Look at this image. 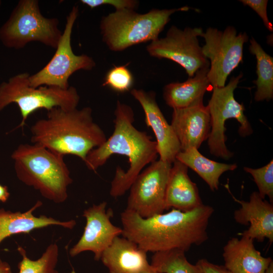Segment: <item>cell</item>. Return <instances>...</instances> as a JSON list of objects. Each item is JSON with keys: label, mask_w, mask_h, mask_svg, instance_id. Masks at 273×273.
I'll use <instances>...</instances> for the list:
<instances>
[{"label": "cell", "mask_w": 273, "mask_h": 273, "mask_svg": "<svg viewBox=\"0 0 273 273\" xmlns=\"http://www.w3.org/2000/svg\"><path fill=\"white\" fill-rule=\"evenodd\" d=\"M264 273H273V262L272 261L269 264L268 266L265 270Z\"/></svg>", "instance_id": "34"}, {"label": "cell", "mask_w": 273, "mask_h": 273, "mask_svg": "<svg viewBox=\"0 0 273 273\" xmlns=\"http://www.w3.org/2000/svg\"><path fill=\"white\" fill-rule=\"evenodd\" d=\"M239 1L255 11L262 20L266 28L269 31H272V25L268 20L267 14V0H241Z\"/></svg>", "instance_id": "29"}, {"label": "cell", "mask_w": 273, "mask_h": 273, "mask_svg": "<svg viewBox=\"0 0 273 273\" xmlns=\"http://www.w3.org/2000/svg\"><path fill=\"white\" fill-rule=\"evenodd\" d=\"M106 206L107 202L104 201L84 210L82 215L86 219V225L80 239L70 250L71 256L89 251L94 253V259L99 260L113 240L122 235V229L111 222L112 209L106 210Z\"/></svg>", "instance_id": "13"}, {"label": "cell", "mask_w": 273, "mask_h": 273, "mask_svg": "<svg viewBox=\"0 0 273 273\" xmlns=\"http://www.w3.org/2000/svg\"><path fill=\"white\" fill-rule=\"evenodd\" d=\"M209 66L198 70L195 75L182 82H172L165 86L163 98L173 109H181L203 103L205 93L213 88L207 73Z\"/></svg>", "instance_id": "21"}, {"label": "cell", "mask_w": 273, "mask_h": 273, "mask_svg": "<svg viewBox=\"0 0 273 273\" xmlns=\"http://www.w3.org/2000/svg\"><path fill=\"white\" fill-rule=\"evenodd\" d=\"M30 130L32 144L63 156L75 155L83 162L91 150L107 140L94 122L89 107L70 110L54 108L47 111L46 118L36 121Z\"/></svg>", "instance_id": "3"}, {"label": "cell", "mask_w": 273, "mask_h": 273, "mask_svg": "<svg viewBox=\"0 0 273 273\" xmlns=\"http://www.w3.org/2000/svg\"><path fill=\"white\" fill-rule=\"evenodd\" d=\"M71 273H75V272L74 270H73Z\"/></svg>", "instance_id": "36"}, {"label": "cell", "mask_w": 273, "mask_h": 273, "mask_svg": "<svg viewBox=\"0 0 273 273\" xmlns=\"http://www.w3.org/2000/svg\"><path fill=\"white\" fill-rule=\"evenodd\" d=\"M147 252L132 241L116 237L100 259L109 273H139L150 265Z\"/></svg>", "instance_id": "19"}, {"label": "cell", "mask_w": 273, "mask_h": 273, "mask_svg": "<svg viewBox=\"0 0 273 273\" xmlns=\"http://www.w3.org/2000/svg\"><path fill=\"white\" fill-rule=\"evenodd\" d=\"M176 160L196 172L212 191L218 189L219 178L224 172L234 170L237 167L236 164H225L209 159L194 148L180 151Z\"/></svg>", "instance_id": "22"}, {"label": "cell", "mask_w": 273, "mask_h": 273, "mask_svg": "<svg viewBox=\"0 0 273 273\" xmlns=\"http://www.w3.org/2000/svg\"><path fill=\"white\" fill-rule=\"evenodd\" d=\"M214 210L203 204L187 212L175 209L143 218L126 209L120 214L122 235L147 252L172 249L188 251L208 239L207 227Z\"/></svg>", "instance_id": "1"}, {"label": "cell", "mask_w": 273, "mask_h": 273, "mask_svg": "<svg viewBox=\"0 0 273 273\" xmlns=\"http://www.w3.org/2000/svg\"><path fill=\"white\" fill-rule=\"evenodd\" d=\"M22 259L18 265V273H58L56 269L59 256V248L56 243L50 244L42 254L35 260L30 259L25 250L18 248Z\"/></svg>", "instance_id": "25"}, {"label": "cell", "mask_w": 273, "mask_h": 273, "mask_svg": "<svg viewBox=\"0 0 273 273\" xmlns=\"http://www.w3.org/2000/svg\"><path fill=\"white\" fill-rule=\"evenodd\" d=\"M2 262V260L0 259V263Z\"/></svg>", "instance_id": "37"}, {"label": "cell", "mask_w": 273, "mask_h": 273, "mask_svg": "<svg viewBox=\"0 0 273 273\" xmlns=\"http://www.w3.org/2000/svg\"><path fill=\"white\" fill-rule=\"evenodd\" d=\"M57 18L43 16L37 0H20L0 27V41L6 48L20 49L33 41L56 49L62 32Z\"/></svg>", "instance_id": "7"}, {"label": "cell", "mask_w": 273, "mask_h": 273, "mask_svg": "<svg viewBox=\"0 0 273 273\" xmlns=\"http://www.w3.org/2000/svg\"><path fill=\"white\" fill-rule=\"evenodd\" d=\"M11 158L21 181L55 203L67 200L68 188L73 180L64 156L38 145L24 144L13 151Z\"/></svg>", "instance_id": "4"}, {"label": "cell", "mask_w": 273, "mask_h": 273, "mask_svg": "<svg viewBox=\"0 0 273 273\" xmlns=\"http://www.w3.org/2000/svg\"><path fill=\"white\" fill-rule=\"evenodd\" d=\"M114 115L112 135L101 146L91 150L84 162L89 169L96 171L113 154L128 158V170L124 171L117 167L111 184L110 194L116 198L130 189L146 165L156 160L158 152L156 142L133 126L134 112L130 106L117 101Z\"/></svg>", "instance_id": "2"}, {"label": "cell", "mask_w": 273, "mask_h": 273, "mask_svg": "<svg viewBox=\"0 0 273 273\" xmlns=\"http://www.w3.org/2000/svg\"><path fill=\"white\" fill-rule=\"evenodd\" d=\"M196 265L201 273H232L224 266L212 263L206 259H201Z\"/></svg>", "instance_id": "30"}, {"label": "cell", "mask_w": 273, "mask_h": 273, "mask_svg": "<svg viewBox=\"0 0 273 273\" xmlns=\"http://www.w3.org/2000/svg\"><path fill=\"white\" fill-rule=\"evenodd\" d=\"M80 3L94 9L103 5L113 6L116 11L123 9L134 10L139 5V2L135 0H81Z\"/></svg>", "instance_id": "28"}, {"label": "cell", "mask_w": 273, "mask_h": 273, "mask_svg": "<svg viewBox=\"0 0 273 273\" xmlns=\"http://www.w3.org/2000/svg\"><path fill=\"white\" fill-rule=\"evenodd\" d=\"M253 240L244 236L232 238L223 248L224 267L232 273H264L272 261L255 247Z\"/></svg>", "instance_id": "18"}, {"label": "cell", "mask_w": 273, "mask_h": 273, "mask_svg": "<svg viewBox=\"0 0 273 273\" xmlns=\"http://www.w3.org/2000/svg\"><path fill=\"white\" fill-rule=\"evenodd\" d=\"M244 170L250 174L256 184L259 195L262 199L267 196L272 204L273 202V161L272 159L265 166L252 168L244 167Z\"/></svg>", "instance_id": "26"}, {"label": "cell", "mask_w": 273, "mask_h": 273, "mask_svg": "<svg viewBox=\"0 0 273 273\" xmlns=\"http://www.w3.org/2000/svg\"><path fill=\"white\" fill-rule=\"evenodd\" d=\"M10 193L7 186L0 184V201L6 202L9 199Z\"/></svg>", "instance_id": "31"}, {"label": "cell", "mask_w": 273, "mask_h": 273, "mask_svg": "<svg viewBox=\"0 0 273 273\" xmlns=\"http://www.w3.org/2000/svg\"><path fill=\"white\" fill-rule=\"evenodd\" d=\"M130 93L141 105L146 125L152 128L156 139L160 160L172 164L181 151L176 135L160 109L154 92L132 89Z\"/></svg>", "instance_id": "14"}, {"label": "cell", "mask_w": 273, "mask_h": 273, "mask_svg": "<svg viewBox=\"0 0 273 273\" xmlns=\"http://www.w3.org/2000/svg\"><path fill=\"white\" fill-rule=\"evenodd\" d=\"M203 31L200 28L186 27L181 30L172 26L165 37L152 41L147 47L152 57L172 60L183 67L190 77L199 69L209 66L198 39Z\"/></svg>", "instance_id": "11"}, {"label": "cell", "mask_w": 273, "mask_h": 273, "mask_svg": "<svg viewBox=\"0 0 273 273\" xmlns=\"http://www.w3.org/2000/svg\"><path fill=\"white\" fill-rule=\"evenodd\" d=\"M172 165L156 160L141 172L130 188L126 209L143 218L163 213L165 192Z\"/></svg>", "instance_id": "12"}, {"label": "cell", "mask_w": 273, "mask_h": 273, "mask_svg": "<svg viewBox=\"0 0 273 273\" xmlns=\"http://www.w3.org/2000/svg\"><path fill=\"white\" fill-rule=\"evenodd\" d=\"M171 125L179 141L181 151L198 149L210 132V117L203 103L173 109Z\"/></svg>", "instance_id": "16"}, {"label": "cell", "mask_w": 273, "mask_h": 273, "mask_svg": "<svg viewBox=\"0 0 273 273\" xmlns=\"http://www.w3.org/2000/svg\"><path fill=\"white\" fill-rule=\"evenodd\" d=\"M249 50L257 60V78L254 81L257 90L254 99L258 102L269 101L273 97V58L253 38L250 40Z\"/></svg>", "instance_id": "23"}, {"label": "cell", "mask_w": 273, "mask_h": 273, "mask_svg": "<svg viewBox=\"0 0 273 273\" xmlns=\"http://www.w3.org/2000/svg\"><path fill=\"white\" fill-rule=\"evenodd\" d=\"M78 12V7L73 6L66 17L64 29L53 57L41 70L30 75L31 86L46 85L67 89L70 86L69 78L74 72L80 70L90 71L96 66L92 58L85 54L76 55L72 49L71 34Z\"/></svg>", "instance_id": "9"}, {"label": "cell", "mask_w": 273, "mask_h": 273, "mask_svg": "<svg viewBox=\"0 0 273 273\" xmlns=\"http://www.w3.org/2000/svg\"><path fill=\"white\" fill-rule=\"evenodd\" d=\"M41 205L42 202L37 201L30 209L22 213L0 209V244L12 235L29 233L34 229L51 225H60L69 229H72L75 226L76 221L74 220L61 221L45 215L35 216L33 212Z\"/></svg>", "instance_id": "20"}, {"label": "cell", "mask_w": 273, "mask_h": 273, "mask_svg": "<svg viewBox=\"0 0 273 273\" xmlns=\"http://www.w3.org/2000/svg\"><path fill=\"white\" fill-rule=\"evenodd\" d=\"M0 273H12L10 265L6 262L0 263Z\"/></svg>", "instance_id": "32"}, {"label": "cell", "mask_w": 273, "mask_h": 273, "mask_svg": "<svg viewBox=\"0 0 273 273\" xmlns=\"http://www.w3.org/2000/svg\"><path fill=\"white\" fill-rule=\"evenodd\" d=\"M29 76L26 72L19 73L0 84V113L8 105L16 104L22 118L17 128H23L28 117L38 109L48 111L54 108L66 110L77 108L80 97L75 87H34L29 84Z\"/></svg>", "instance_id": "6"}, {"label": "cell", "mask_w": 273, "mask_h": 273, "mask_svg": "<svg viewBox=\"0 0 273 273\" xmlns=\"http://www.w3.org/2000/svg\"><path fill=\"white\" fill-rule=\"evenodd\" d=\"M127 65L115 66L110 69L105 75L103 85L118 93L129 91L133 83V77Z\"/></svg>", "instance_id": "27"}, {"label": "cell", "mask_w": 273, "mask_h": 273, "mask_svg": "<svg viewBox=\"0 0 273 273\" xmlns=\"http://www.w3.org/2000/svg\"><path fill=\"white\" fill-rule=\"evenodd\" d=\"M150 264L159 273H201L196 264L188 261L185 252L178 249L154 253Z\"/></svg>", "instance_id": "24"}, {"label": "cell", "mask_w": 273, "mask_h": 273, "mask_svg": "<svg viewBox=\"0 0 273 273\" xmlns=\"http://www.w3.org/2000/svg\"><path fill=\"white\" fill-rule=\"evenodd\" d=\"M200 36L205 41L202 52L210 61L208 79L213 88L223 87L228 76L243 61V46L248 36L245 32L238 34L230 26L223 31L209 27Z\"/></svg>", "instance_id": "10"}, {"label": "cell", "mask_w": 273, "mask_h": 273, "mask_svg": "<svg viewBox=\"0 0 273 273\" xmlns=\"http://www.w3.org/2000/svg\"><path fill=\"white\" fill-rule=\"evenodd\" d=\"M188 167L176 160L172 165L165 192V210L192 211L203 205L197 185L188 175Z\"/></svg>", "instance_id": "17"}, {"label": "cell", "mask_w": 273, "mask_h": 273, "mask_svg": "<svg viewBox=\"0 0 273 273\" xmlns=\"http://www.w3.org/2000/svg\"><path fill=\"white\" fill-rule=\"evenodd\" d=\"M139 273H159L156 271L151 265V264L149 267Z\"/></svg>", "instance_id": "33"}, {"label": "cell", "mask_w": 273, "mask_h": 273, "mask_svg": "<svg viewBox=\"0 0 273 273\" xmlns=\"http://www.w3.org/2000/svg\"><path fill=\"white\" fill-rule=\"evenodd\" d=\"M187 6L172 9H152L140 14L134 10L123 9L103 17L100 30L103 41L114 52L158 38L174 13L187 11Z\"/></svg>", "instance_id": "5"}, {"label": "cell", "mask_w": 273, "mask_h": 273, "mask_svg": "<svg viewBox=\"0 0 273 273\" xmlns=\"http://www.w3.org/2000/svg\"><path fill=\"white\" fill-rule=\"evenodd\" d=\"M243 76L240 73L236 77H232L229 82L223 87H214L208 107L210 117V132L208 145L210 154L225 159L233 155L225 145L226 136L225 122L229 119L235 118L240 126L238 132L245 137L253 132L251 125L244 114L245 108L243 104L238 102L234 98V90Z\"/></svg>", "instance_id": "8"}, {"label": "cell", "mask_w": 273, "mask_h": 273, "mask_svg": "<svg viewBox=\"0 0 273 273\" xmlns=\"http://www.w3.org/2000/svg\"><path fill=\"white\" fill-rule=\"evenodd\" d=\"M234 201L241 207L234 213L235 221L240 224L249 225V228L240 235L262 242L268 239L273 242V205L262 199L258 192H252L249 200L245 201L236 198Z\"/></svg>", "instance_id": "15"}, {"label": "cell", "mask_w": 273, "mask_h": 273, "mask_svg": "<svg viewBox=\"0 0 273 273\" xmlns=\"http://www.w3.org/2000/svg\"><path fill=\"white\" fill-rule=\"evenodd\" d=\"M1 4H2V1H0V7H1Z\"/></svg>", "instance_id": "35"}]
</instances>
